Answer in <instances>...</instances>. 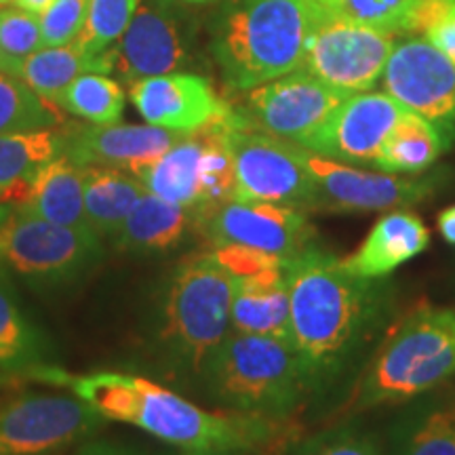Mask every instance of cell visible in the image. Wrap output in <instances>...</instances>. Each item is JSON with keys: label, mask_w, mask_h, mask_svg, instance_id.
Listing matches in <instances>:
<instances>
[{"label": "cell", "mask_w": 455, "mask_h": 455, "mask_svg": "<svg viewBox=\"0 0 455 455\" xmlns=\"http://www.w3.org/2000/svg\"><path fill=\"white\" fill-rule=\"evenodd\" d=\"M36 382L68 386L104 419L127 422L184 451L259 453L287 445V418L243 411H207L178 392L140 375L95 371L70 375L55 367H34Z\"/></svg>", "instance_id": "1"}, {"label": "cell", "mask_w": 455, "mask_h": 455, "mask_svg": "<svg viewBox=\"0 0 455 455\" xmlns=\"http://www.w3.org/2000/svg\"><path fill=\"white\" fill-rule=\"evenodd\" d=\"M289 287L291 346L308 386H321L344 367L367 338L382 308V287L355 276L341 259L316 247L283 261Z\"/></svg>", "instance_id": "2"}, {"label": "cell", "mask_w": 455, "mask_h": 455, "mask_svg": "<svg viewBox=\"0 0 455 455\" xmlns=\"http://www.w3.org/2000/svg\"><path fill=\"white\" fill-rule=\"evenodd\" d=\"M318 11V0H226L209 43L226 87L244 93L299 70Z\"/></svg>", "instance_id": "3"}, {"label": "cell", "mask_w": 455, "mask_h": 455, "mask_svg": "<svg viewBox=\"0 0 455 455\" xmlns=\"http://www.w3.org/2000/svg\"><path fill=\"white\" fill-rule=\"evenodd\" d=\"M455 373V308L422 306L403 318L363 373L355 407L392 405L428 392Z\"/></svg>", "instance_id": "4"}, {"label": "cell", "mask_w": 455, "mask_h": 455, "mask_svg": "<svg viewBox=\"0 0 455 455\" xmlns=\"http://www.w3.org/2000/svg\"><path fill=\"white\" fill-rule=\"evenodd\" d=\"M201 373L220 403L270 418H287L308 388L291 344L235 329L209 355Z\"/></svg>", "instance_id": "5"}, {"label": "cell", "mask_w": 455, "mask_h": 455, "mask_svg": "<svg viewBox=\"0 0 455 455\" xmlns=\"http://www.w3.org/2000/svg\"><path fill=\"white\" fill-rule=\"evenodd\" d=\"M235 276L213 253L181 261L163 304V339L180 361L201 371L230 331Z\"/></svg>", "instance_id": "6"}, {"label": "cell", "mask_w": 455, "mask_h": 455, "mask_svg": "<svg viewBox=\"0 0 455 455\" xmlns=\"http://www.w3.org/2000/svg\"><path fill=\"white\" fill-rule=\"evenodd\" d=\"M226 140L235 164V201L287 204L301 212L316 209V181L306 164L304 148L251 127L236 108L228 121Z\"/></svg>", "instance_id": "7"}, {"label": "cell", "mask_w": 455, "mask_h": 455, "mask_svg": "<svg viewBox=\"0 0 455 455\" xmlns=\"http://www.w3.org/2000/svg\"><path fill=\"white\" fill-rule=\"evenodd\" d=\"M100 235L21 215L11 209L0 224V266L36 284H66L101 259Z\"/></svg>", "instance_id": "8"}, {"label": "cell", "mask_w": 455, "mask_h": 455, "mask_svg": "<svg viewBox=\"0 0 455 455\" xmlns=\"http://www.w3.org/2000/svg\"><path fill=\"white\" fill-rule=\"evenodd\" d=\"M398 34L346 20L321 4L301 70L346 95L367 93L388 64Z\"/></svg>", "instance_id": "9"}, {"label": "cell", "mask_w": 455, "mask_h": 455, "mask_svg": "<svg viewBox=\"0 0 455 455\" xmlns=\"http://www.w3.org/2000/svg\"><path fill=\"white\" fill-rule=\"evenodd\" d=\"M196 26L178 0H138L133 20L112 47L124 83L184 70L195 60Z\"/></svg>", "instance_id": "10"}, {"label": "cell", "mask_w": 455, "mask_h": 455, "mask_svg": "<svg viewBox=\"0 0 455 455\" xmlns=\"http://www.w3.org/2000/svg\"><path fill=\"white\" fill-rule=\"evenodd\" d=\"M104 418L76 395H17L0 405V455H47L93 435Z\"/></svg>", "instance_id": "11"}, {"label": "cell", "mask_w": 455, "mask_h": 455, "mask_svg": "<svg viewBox=\"0 0 455 455\" xmlns=\"http://www.w3.org/2000/svg\"><path fill=\"white\" fill-rule=\"evenodd\" d=\"M348 98L299 68L276 81L244 91L236 112L251 127L304 146Z\"/></svg>", "instance_id": "12"}, {"label": "cell", "mask_w": 455, "mask_h": 455, "mask_svg": "<svg viewBox=\"0 0 455 455\" xmlns=\"http://www.w3.org/2000/svg\"><path fill=\"white\" fill-rule=\"evenodd\" d=\"M384 89L398 104L439 129L455 146V64L426 38H398L384 68Z\"/></svg>", "instance_id": "13"}, {"label": "cell", "mask_w": 455, "mask_h": 455, "mask_svg": "<svg viewBox=\"0 0 455 455\" xmlns=\"http://www.w3.org/2000/svg\"><path fill=\"white\" fill-rule=\"evenodd\" d=\"M306 164L316 181V212L363 213L390 212L398 207H411L432 195L435 178H409L398 173H375L352 164L331 161L306 150Z\"/></svg>", "instance_id": "14"}, {"label": "cell", "mask_w": 455, "mask_h": 455, "mask_svg": "<svg viewBox=\"0 0 455 455\" xmlns=\"http://www.w3.org/2000/svg\"><path fill=\"white\" fill-rule=\"evenodd\" d=\"M201 230L220 244H244L287 259L310 247L312 226L301 209L261 201H228L204 215Z\"/></svg>", "instance_id": "15"}, {"label": "cell", "mask_w": 455, "mask_h": 455, "mask_svg": "<svg viewBox=\"0 0 455 455\" xmlns=\"http://www.w3.org/2000/svg\"><path fill=\"white\" fill-rule=\"evenodd\" d=\"M405 112L407 108L388 93L350 95L301 148L346 164H373Z\"/></svg>", "instance_id": "16"}, {"label": "cell", "mask_w": 455, "mask_h": 455, "mask_svg": "<svg viewBox=\"0 0 455 455\" xmlns=\"http://www.w3.org/2000/svg\"><path fill=\"white\" fill-rule=\"evenodd\" d=\"M129 98L141 118L155 127L192 133L224 121L232 106L201 74L171 72L129 84Z\"/></svg>", "instance_id": "17"}, {"label": "cell", "mask_w": 455, "mask_h": 455, "mask_svg": "<svg viewBox=\"0 0 455 455\" xmlns=\"http://www.w3.org/2000/svg\"><path fill=\"white\" fill-rule=\"evenodd\" d=\"M180 131L155 124H89L68 131L66 156L78 167H114L133 173L178 141Z\"/></svg>", "instance_id": "18"}, {"label": "cell", "mask_w": 455, "mask_h": 455, "mask_svg": "<svg viewBox=\"0 0 455 455\" xmlns=\"http://www.w3.org/2000/svg\"><path fill=\"white\" fill-rule=\"evenodd\" d=\"M204 167H207V133L204 127L192 133H184L156 161L141 164L133 173L148 192L180 204L207 213L204 196Z\"/></svg>", "instance_id": "19"}, {"label": "cell", "mask_w": 455, "mask_h": 455, "mask_svg": "<svg viewBox=\"0 0 455 455\" xmlns=\"http://www.w3.org/2000/svg\"><path fill=\"white\" fill-rule=\"evenodd\" d=\"M428 244L430 230L419 215L390 212L375 221L365 241L358 244L355 253L341 259V266L355 276L378 281L424 253Z\"/></svg>", "instance_id": "20"}, {"label": "cell", "mask_w": 455, "mask_h": 455, "mask_svg": "<svg viewBox=\"0 0 455 455\" xmlns=\"http://www.w3.org/2000/svg\"><path fill=\"white\" fill-rule=\"evenodd\" d=\"M230 327L291 344L289 287L283 266L251 276H235Z\"/></svg>", "instance_id": "21"}, {"label": "cell", "mask_w": 455, "mask_h": 455, "mask_svg": "<svg viewBox=\"0 0 455 455\" xmlns=\"http://www.w3.org/2000/svg\"><path fill=\"white\" fill-rule=\"evenodd\" d=\"M13 212L51 224L89 228L84 218L83 169L66 155L36 171L30 184L15 198Z\"/></svg>", "instance_id": "22"}, {"label": "cell", "mask_w": 455, "mask_h": 455, "mask_svg": "<svg viewBox=\"0 0 455 455\" xmlns=\"http://www.w3.org/2000/svg\"><path fill=\"white\" fill-rule=\"evenodd\" d=\"M195 230H201V213L146 190L114 235V244L123 251H171Z\"/></svg>", "instance_id": "23"}, {"label": "cell", "mask_w": 455, "mask_h": 455, "mask_svg": "<svg viewBox=\"0 0 455 455\" xmlns=\"http://www.w3.org/2000/svg\"><path fill=\"white\" fill-rule=\"evenodd\" d=\"M81 169L87 224L95 235L114 236L121 230L127 215L133 212L135 203L144 195L146 188L129 171L95 167V164Z\"/></svg>", "instance_id": "24"}, {"label": "cell", "mask_w": 455, "mask_h": 455, "mask_svg": "<svg viewBox=\"0 0 455 455\" xmlns=\"http://www.w3.org/2000/svg\"><path fill=\"white\" fill-rule=\"evenodd\" d=\"M112 47L104 53H87L76 44L61 47H43L26 57L20 68V78L43 100L55 104L57 98L81 74H112Z\"/></svg>", "instance_id": "25"}, {"label": "cell", "mask_w": 455, "mask_h": 455, "mask_svg": "<svg viewBox=\"0 0 455 455\" xmlns=\"http://www.w3.org/2000/svg\"><path fill=\"white\" fill-rule=\"evenodd\" d=\"M68 131L38 129L0 135V201L17 198L36 171L66 155Z\"/></svg>", "instance_id": "26"}, {"label": "cell", "mask_w": 455, "mask_h": 455, "mask_svg": "<svg viewBox=\"0 0 455 455\" xmlns=\"http://www.w3.org/2000/svg\"><path fill=\"white\" fill-rule=\"evenodd\" d=\"M447 150L445 140L430 121L407 110L384 140L375 167L386 173L418 175Z\"/></svg>", "instance_id": "27"}, {"label": "cell", "mask_w": 455, "mask_h": 455, "mask_svg": "<svg viewBox=\"0 0 455 455\" xmlns=\"http://www.w3.org/2000/svg\"><path fill=\"white\" fill-rule=\"evenodd\" d=\"M47 339L28 321L11 283L0 275V371H30L41 367Z\"/></svg>", "instance_id": "28"}, {"label": "cell", "mask_w": 455, "mask_h": 455, "mask_svg": "<svg viewBox=\"0 0 455 455\" xmlns=\"http://www.w3.org/2000/svg\"><path fill=\"white\" fill-rule=\"evenodd\" d=\"M55 106L91 124H112L124 112V91L108 74L87 72L68 84Z\"/></svg>", "instance_id": "29"}, {"label": "cell", "mask_w": 455, "mask_h": 455, "mask_svg": "<svg viewBox=\"0 0 455 455\" xmlns=\"http://www.w3.org/2000/svg\"><path fill=\"white\" fill-rule=\"evenodd\" d=\"M55 104L36 95L21 78L0 72V135L60 124Z\"/></svg>", "instance_id": "30"}, {"label": "cell", "mask_w": 455, "mask_h": 455, "mask_svg": "<svg viewBox=\"0 0 455 455\" xmlns=\"http://www.w3.org/2000/svg\"><path fill=\"white\" fill-rule=\"evenodd\" d=\"M43 47L41 17L17 4H0V53L4 60V74L20 78L26 57Z\"/></svg>", "instance_id": "31"}, {"label": "cell", "mask_w": 455, "mask_h": 455, "mask_svg": "<svg viewBox=\"0 0 455 455\" xmlns=\"http://www.w3.org/2000/svg\"><path fill=\"white\" fill-rule=\"evenodd\" d=\"M135 9L138 0H89L87 21L74 44L87 53H104L127 30Z\"/></svg>", "instance_id": "32"}, {"label": "cell", "mask_w": 455, "mask_h": 455, "mask_svg": "<svg viewBox=\"0 0 455 455\" xmlns=\"http://www.w3.org/2000/svg\"><path fill=\"white\" fill-rule=\"evenodd\" d=\"M395 455H455V403L409 426L396 443Z\"/></svg>", "instance_id": "33"}, {"label": "cell", "mask_w": 455, "mask_h": 455, "mask_svg": "<svg viewBox=\"0 0 455 455\" xmlns=\"http://www.w3.org/2000/svg\"><path fill=\"white\" fill-rule=\"evenodd\" d=\"M331 13L396 34L409 32L413 11L419 0H318Z\"/></svg>", "instance_id": "34"}, {"label": "cell", "mask_w": 455, "mask_h": 455, "mask_svg": "<svg viewBox=\"0 0 455 455\" xmlns=\"http://www.w3.org/2000/svg\"><path fill=\"white\" fill-rule=\"evenodd\" d=\"M407 34H422L455 64V0H419Z\"/></svg>", "instance_id": "35"}, {"label": "cell", "mask_w": 455, "mask_h": 455, "mask_svg": "<svg viewBox=\"0 0 455 455\" xmlns=\"http://www.w3.org/2000/svg\"><path fill=\"white\" fill-rule=\"evenodd\" d=\"M293 455H384L369 432L356 426H339L310 436L295 447Z\"/></svg>", "instance_id": "36"}, {"label": "cell", "mask_w": 455, "mask_h": 455, "mask_svg": "<svg viewBox=\"0 0 455 455\" xmlns=\"http://www.w3.org/2000/svg\"><path fill=\"white\" fill-rule=\"evenodd\" d=\"M89 0H53L41 15L44 47H61L76 41L87 21Z\"/></svg>", "instance_id": "37"}, {"label": "cell", "mask_w": 455, "mask_h": 455, "mask_svg": "<svg viewBox=\"0 0 455 455\" xmlns=\"http://www.w3.org/2000/svg\"><path fill=\"white\" fill-rule=\"evenodd\" d=\"M213 255L232 276L258 275V272L278 268L284 261L278 255L244 247V244H220V247H215Z\"/></svg>", "instance_id": "38"}, {"label": "cell", "mask_w": 455, "mask_h": 455, "mask_svg": "<svg viewBox=\"0 0 455 455\" xmlns=\"http://www.w3.org/2000/svg\"><path fill=\"white\" fill-rule=\"evenodd\" d=\"M74 455H148V453L138 451V449L124 447V445H116V443H110V441H95V443H87V445H83Z\"/></svg>", "instance_id": "39"}, {"label": "cell", "mask_w": 455, "mask_h": 455, "mask_svg": "<svg viewBox=\"0 0 455 455\" xmlns=\"http://www.w3.org/2000/svg\"><path fill=\"white\" fill-rule=\"evenodd\" d=\"M436 226H439L443 241H447L449 244H455V204L443 209L439 218H436Z\"/></svg>", "instance_id": "40"}, {"label": "cell", "mask_w": 455, "mask_h": 455, "mask_svg": "<svg viewBox=\"0 0 455 455\" xmlns=\"http://www.w3.org/2000/svg\"><path fill=\"white\" fill-rule=\"evenodd\" d=\"M51 3H53V0H15L17 7L30 11V13H34V15H41Z\"/></svg>", "instance_id": "41"}, {"label": "cell", "mask_w": 455, "mask_h": 455, "mask_svg": "<svg viewBox=\"0 0 455 455\" xmlns=\"http://www.w3.org/2000/svg\"><path fill=\"white\" fill-rule=\"evenodd\" d=\"M184 455H251L247 451H186Z\"/></svg>", "instance_id": "42"}, {"label": "cell", "mask_w": 455, "mask_h": 455, "mask_svg": "<svg viewBox=\"0 0 455 455\" xmlns=\"http://www.w3.org/2000/svg\"><path fill=\"white\" fill-rule=\"evenodd\" d=\"M11 213V209L7 207V203H3L0 201V224H3L4 220H7V215Z\"/></svg>", "instance_id": "43"}, {"label": "cell", "mask_w": 455, "mask_h": 455, "mask_svg": "<svg viewBox=\"0 0 455 455\" xmlns=\"http://www.w3.org/2000/svg\"><path fill=\"white\" fill-rule=\"evenodd\" d=\"M184 3H192V4H201V3H209V0H184Z\"/></svg>", "instance_id": "44"}, {"label": "cell", "mask_w": 455, "mask_h": 455, "mask_svg": "<svg viewBox=\"0 0 455 455\" xmlns=\"http://www.w3.org/2000/svg\"><path fill=\"white\" fill-rule=\"evenodd\" d=\"M0 72H4V60H3V53H0Z\"/></svg>", "instance_id": "45"}, {"label": "cell", "mask_w": 455, "mask_h": 455, "mask_svg": "<svg viewBox=\"0 0 455 455\" xmlns=\"http://www.w3.org/2000/svg\"><path fill=\"white\" fill-rule=\"evenodd\" d=\"M11 3H15V0H0V4H11Z\"/></svg>", "instance_id": "46"}]
</instances>
